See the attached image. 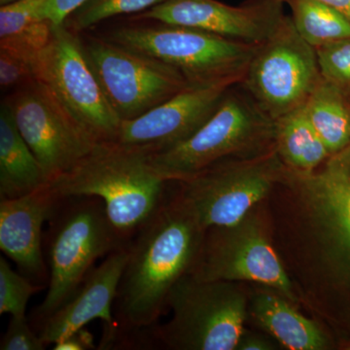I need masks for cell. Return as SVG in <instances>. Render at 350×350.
<instances>
[{
	"label": "cell",
	"instance_id": "15",
	"mask_svg": "<svg viewBox=\"0 0 350 350\" xmlns=\"http://www.w3.org/2000/svg\"><path fill=\"white\" fill-rule=\"evenodd\" d=\"M283 3L282 0H250L231 6L218 0H167L131 16V20L181 25L239 42L261 44L284 18Z\"/></svg>",
	"mask_w": 350,
	"mask_h": 350
},
{
	"label": "cell",
	"instance_id": "1",
	"mask_svg": "<svg viewBox=\"0 0 350 350\" xmlns=\"http://www.w3.org/2000/svg\"><path fill=\"white\" fill-rule=\"evenodd\" d=\"M180 194L167 199L129 244L128 262L113 306L115 325L98 349L129 347L169 308L176 283L194 267L204 237Z\"/></svg>",
	"mask_w": 350,
	"mask_h": 350
},
{
	"label": "cell",
	"instance_id": "17",
	"mask_svg": "<svg viewBox=\"0 0 350 350\" xmlns=\"http://www.w3.org/2000/svg\"><path fill=\"white\" fill-rule=\"evenodd\" d=\"M128 258L129 245L108 254L98 268L92 269L70 300L41 324L39 336L46 347L93 320H103L105 333L114 328L113 306Z\"/></svg>",
	"mask_w": 350,
	"mask_h": 350
},
{
	"label": "cell",
	"instance_id": "9",
	"mask_svg": "<svg viewBox=\"0 0 350 350\" xmlns=\"http://www.w3.org/2000/svg\"><path fill=\"white\" fill-rule=\"evenodd\" d=\"M321 80L317 51L284 16L257 46L241 84L262 111L276 121L304 107Z\"/></svg>",
	"mask_w": 350,
	"mask_h": 350
},
{
	"label": "cell",
	"instance_id": "24",
	"mask_svg": "<svg viewBox=\"0 0 350 350\" xmlns=\"http://www.w3.org/2000/svg\"><path fill=\"white\" fill-rule=\"evenodd\" d=\"M44 289L38 283L11 269L4 258H0V314L27 317V304L34 294Z\"/></svg>",
	"mask_w": 350,
	"mask_h": 350
},
{
	"label": "cell",
	"instance_id": "5",
	"mask_svg": "<svg viewBox=\"0 0 350 350\" xmlns=\"http://www.w3.org/2000/svg\"><path fill=\"white\" fill-rule=\"evenodd\" d=\"M234 87L190 137L148 154L152 167L165 180L184 181L221 161L252 158L275 148V122Z\"/></svg>",
	"mask_w": 350,
	"mask_h": 350
},
{
	"label": "cell",
	"instance_id": "14",
	"mask_svg": "<svg viewBox=\"0 0 350 350\" xmlns=\"http://www.w3.org/2000/svg\"><path fill=\"white\" fill-rule=\"evenodd\" d=\"M245 72L207 81L189 82L165 103L137 118L121 122L114 142L147 153L180 144L211 118L232 87Z\"/></svg>",
	"mask_w": 350,
	"mask_h": 350
},
{
	"label": "cell",
	"instance_id": "3",
	"mask_svg": "<svg viewBox=\"0 0 350 350\" xmlns=\"http://www.w3.org/2000/svg\"><path fill=\"white\" fill-rule=\"evenodd\" d=\"M48 222L49 284L33 315L39 326L70 300L96 260L130 244L121 238L98 198H63Z\"/></svg>",
	"mask_w": 350,
	"mask_h": 350
},
{
	"label": "cell",
	"instance_id": "22",
	"mask_svg": "<svg viewBox=\"0 0 350 350\" xmlns=\"http://www.w3.org/2000/svg\"><path fill=\"white\" fill-rule=\"evenodd\" d=\"M292 22L301 38L314 49L350 38V20L336 9L313 0H286Z\"/></svg>",
	"mask_w": 350,
	"mask_h": 350
},
{
	"label": "cell",
	"instance_id": "6",
	"mask_svg": "<svg viewBox=\"0 0 350 350\" xmlns=\"http://www.w3.org/2000/svg\"><path fill=\"white\" fill-rule=\"evenodd\" d=\"M137 21V20H135ZM122 25L107 39L170 64L189 82L245 72L259 44L239 42L209 32L154 22Z\"/></svg>",
	"mask_w": 350,
	"mask_h": 350
},
{
	"label": "cell",
	"instance_id": "27",
	"mask_svg": "<svg viewBox=\"0 0 350 350\" xmlns=\"http://www.w3.org/2000/svg\"><path fill=\"white\" fill-rule=\"evenodd\" d=\"M34 80L32 61L0 48V86L10 94Z\"/></svg>",
	"mask_w": 350,
	"mask_h": 350
},
{
	"label": "cell",
	"instance_id": "19",
	"mask_svg": "<svg viewBox=\"0 0 350 350\" xmlns=\"http://www.w3.org/2000/svg\"><path fill=\"white\" fill-rule=\"evenodd\" d=\"M49 183L22 137L10 108H0V200L22 197Z\"/></svg>",
	"mask_w": 350,
	"mask_h": 350
},
{
	"label": "cell",
	"instance_id": "30",
	"mask_svg": "<svg viewBox=\"0 0 350 350\" xmlns=\"http://www.w3.org/2000/svg\"><path fill=\"white\" fill-rule=\"evenodd\" d=\"M54 350H87L96 349L94 336L86 328L80 329L53 345Z\"/></svg>",
	"mask_w": 350,
	"mask_h": 350
},
{
	"label": "cell",
	"instance_id": "20",
	"mask_svg": "<svg viewBox=\"0 0 350 350\" xmlns=\"http://www.w3.org/2000/svg\"><path fill=\"white\" fill-rule=\"evenodd\" d=\"M275 122V148L286 169L300 174L312 172L330 157L304 107Z\"/></svg>",
	"mask_w": 350,
	"mask_h": 350
},
{
	"label": "cell",
	"instance_id": "2",
	"mask_svg": "<svg viewBox=\"0 0 350 350\" xmlns=\"http://www.w3.org/2000/svg\"><path fill=\"white\" fill-rule=\"evenodd\" d=\"M147 152L117 142H100L72 170L51 182L59 196L96 197L121 238L133 237L167 200L165 180Z\"/></svg>",
	"mask_w": 350,
	"mask_h": 350
},
{
	"label": "cell",
	"instance_id": "18",
	"mask_svg": "<svg viewBox=\"0 0 350 350\" xmlns=\"http://www.w3.org/2000/svg\"><path fill=\"white\" fill-rule=\"evenodd\" d=\"M292 304L275 290L264 286L253 295L248 304V314L285 349H326L328 338L325 334Z\"/></svg>",
	"mask_w": 350,
	"mask_h": 350
},
{
	"label": "cell",
	"instance_id": "25",
	"mask_svg": "<svg viewBox=\"0 0 350 350\" xmlns=\"http://www.w3.org/2000/svg\"><path fill=\"white\" fill-rule=\"evenodd\" d=\"M48 0H16L0 7V38L22 33L45 19Z\"/></svg>",
	"mask_w": 350,
	"mask_h": 350
},
{
	"label": "cell",
	"instance_id": "13",
	"mask_svg": "<svg viewBox=\"0 0 350 350\" xmlns=\"http://www.w3.org/2000/svg\"><path fill=\"white\" fill-rule=\"evenodd\" d=\"M312 172L286 169L282 183L297 191L324 258L350 269V144Z\"/></svg>",
	"mask_w": 350,
	"mask_h": 350
},
{
	"label": "cell",
	"instance_id": "8",
	"mask_svg": "<svg viewBox=\"0 0 350 350\" xmlns=\"http://www.w3.org/2000/svg\"><path fill=\"white\" fill-rule=\"evenodd\" d=\"M32 69L34 78L96 142H114L121 120L88 62L80 33L64 24L53 25L49 42L32 59Z\"/></svg>",
	"mask_w": 350,
	"mask_h": 350
},
{
	"label": "cell",
	"instance_id": "7",
	"mask_svg": "<svg viewBox=\"0 0 350 350\" xmlns=\"http://www.w3.org/2000/svg\"><path fill=\"white\" fill-rule=\"evenodd\" d=\"M286 167L275 148L247 159H229L180 184V194L204 231L231 227L282 183Z\"/></svg>",
	"mask_w": 350,
	"mask_h": 350
},
{
	"label": "cell",
	"instance_id": "33",
	"mask_svg": "<svg viewBox=\"0 0 350 350\" xmlns=\"http://www.w3.org/2000/svg\"><path fill=\"white\" fill-rule=\"evenodd\" d=\"M16 1V0H0V5H5V4L11 3V2Z\"/></svg>",
	"mask_w": 350,
	"mask_h": 350
},
{
	"label": "cell",
	"instance_id": "31",
	"mask_svg": "<svg viewBox=\"0 0 350 350\" xmlns=\"http://www.w3.org/2000/svg\"><path fill=\"white\" fill-rule=\"evenodd\" d=\"M238 350H273L276 349L275 342L260 334L250 333L244 330L237 347Z\"/></svg>",
	"mask_w": 350,
	"mask_h": 350
},
{
	"label": "cell",
	"instance_id": "23",
	"mask_svg": "<svg viewBox=\"0 0 350 350\" xmlns=\"http://www.w3.org/2000/svg\"><path fill=\"white\" fill-rule=\"evenodd\" d=\"M167 0H87L69 15L64 25L71 31L82 33L111 18L137 15Z\"/></svg>",
	"mask_w": 350,
	"mask_h": 350
},
{
	"label": "cell",
	"instance_id": "21",
	"mask_svg": "<svg viewBox=\"0 0 350 350\" xmlns=\"http://www.w3.org/2000/svg\"><path fill=\"white\" fill-rule=\"evenodd\" d=\"M304 108L330 155L350 144V111L337 85L322 78Z\"/></svg>",
	"mask_w": 350,
	"mask_h": 350
},
{
	"label": "cell",
	"instance_id": "12",
	"mask_svg": "<svg viewBox=\"0 0 350 350\" xmlns=\"http://www.w3.org/2000/svg\"><path fill=\"white\" fill-rule=\"evenodd\" d=\"M3 103L49 182L72 170L98 144L36 78Z\"/></svg>",
	"mask_w": 350,
	"mask_h": 350
},
{
	"label": "cell",
	"instance_id": "10",
	"mask_svg": "<svg viewBox=\"0 0 350 350\" xmlns=\"http://www.w3.org/2000/svg\"><path fill=\"white\" fill-rule=\"evenodd\" d=\"M83 49L113 111L137 118L187 86L178 69L107 38H82Z\"/></svg>",
	"mask_w": 350,
	"mask_h": 350
},
{
	"label": "cell",
	"instance_id": "29",
	"mask_svg": "<svg viewBox=\"0 0 350 350\" xmlns=\"http://www.w3.org/2000/svg\"><path fill=\"white\" fill-rule=\"evenodd\" d=\"M87 0H48L44 16L53 25H63L71 13Z\"/></svg>",
	"mask_w": 350,
	"mask_h": 350
},
{
	"label": "cell",
	"instance_id": "26",
	"mask_svg": "<svg viewBox=\"0 0 350 350\" xmlns=\"http://www.w3.org/2000/svg\"><path fill=\"white\" fill-rule=\"evenodd\" d=\"M322 78L340 85L350 84V38L317 48Z\"/></svg>",
	"mask_w": 350,
	"mask_h": 350
},
{
	"label": "cell",
	"instance_id": "11",
	"mask_svg": "<svg viewBox=\"0 0 350 350\" xmlns=\"http://www.w3.org/2000/svg\"><path fill=\"white\" fill-rule=\"evenodd\" d=\"M190 275L202 280L256 283L297 301L282 260L252 213L231 227L206 230Z\"/></svg>",
	"mask_w": 350,
	"mask_h": 350
},
{
	"label": "cell",
	"instance_id": "32",
	"mask_svg": "<svg viewBox=\"0 0 350 350\" xmlns=\"http://www.w3.org/2000/svg\"><path fill=\"white\" fill-rule=\"evenodd\" d=\"M282 1L285 2L286 0H282ZM313 1L320 2L336 9L350 20V0H313Z\"/></svg>",
	"mask_w": 350,
	"mask_h": 350
},
{
	"label": "cell",
	"instance_id": "28",
	"mask_svg": "<svg viewBox=\"0 0 350 350\" xmlns=\"http://www.w3.org/2000/svg\"><path fill=\"white\" fill-rule=\"evenodd\" d=\"M46 345L39 333L32 330L27 317H11L6 333L0 342L1 350H44Z\"/></svg>",
	"mask_w": 350,
	"mask_h": 350
},
{
	"label": "cell",
	"instance_id": "16",
	"mask_svg": "<svg viewBox=\"0 0 350 350\" xmlns=\"http://www.w3.org/2000/svg\"><path fill=\"white\" fill-rule=\"evenodd\" d=\"M62 199L49 182L22 197L0 200V248L34 282H41L47 273L43 224Z\"/></svg>",
	"mask_w": 350,
	"mask_h": 350
},
{
	"label": "cell",
	"instance_id": "4",
	"mask_svg": "<svg viewBox=\"0 0 350 350\" xmlns=\"http://www.w3.org/2000/svg\"><path fill=\"white\" fill-rule=\"evenodd\" d=\"M245 293L237 282L202 280L190 273L170 292L172 319L135 336V347L174 350H234L247 319Z\"/></svg>",
	"mask_w": 350,
	"mask_h": 350
}]
</instances>
